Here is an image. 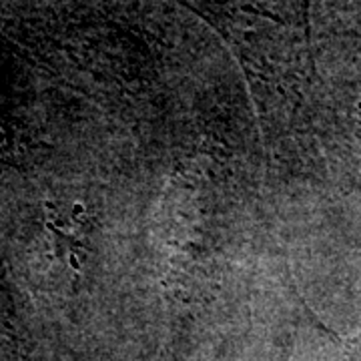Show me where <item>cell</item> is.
I'll list each match as a JSON object with an SVG mask.
<instances>
[{
    "instance_id": "2",
    "label": "cell",
    "mask_w": 361,
    "mask_h": 361,
    "mask_svg": "<svg viewBox=\"0 0 361 361\" xmlns=\"http://www.w3.org/2000/svg\"><path fill=\"white\" fill-rule=\"evenodd\" d=\"M360 137H361V129H360Z\"/></svg>"
},
{
    "instance_id": "1",
    "label": "cell",
    "mask_w": 361,
    "mask_h": 361,
    "mask_svg": "<svg viewBox=\"0 0 361 361\" xmlns=\"http://www.w3.org/2000/svg\"><path fill=\"white\" fill-rule=\"evenodd\" d=\"M49 231L52 233V243L56 247L59 259L71 267L77 275L80 273L87 237H85V213L80 207H75L71 213H56V209L49 211Z\"/></svg>"
}]
</instances>
